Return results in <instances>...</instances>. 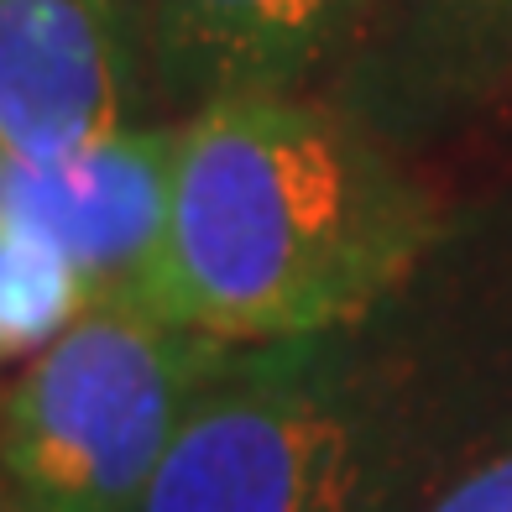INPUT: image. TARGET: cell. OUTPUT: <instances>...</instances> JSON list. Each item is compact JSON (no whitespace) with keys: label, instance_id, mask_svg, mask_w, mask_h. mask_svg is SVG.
Returning a JSON list of instances; mask_svg holds the SVG:
<instances>
[{"label":"cell","instance_id":"cell-1","mask_svg":"<svg viewBox=\"0 0 512 512\" xmlns=\"http://www.w3.org/2000/svg\"><path fill=\"white\" fill-rule=\"evenodd\" d=\"M434 204L361 126L298 95L178 121L168 236L142 304L225 345L324 340L408 283Z\"/></svg>","mask_w":512,"mask_h":512},{"label":"cell","instance_id":"cell-3","mask_svg":"<svg viewBox=\"0 0 512 512\" xmlns=\"http://www.w3.org/2000/svg\"><path fill=\"white\" fill-rule=\"evenodd\" d=\"M324 340L241 345L199 392L136 512H387L392 434Z\"/></svg>","mask_w":512,"mask_h":512},{"label":"cell","instance_id":"cell-10","mask_svg":"<svg viewBox=\"0 0 512 512\" xmlns=\"http://www.w3.org/2000/svg\"><path fill=\"white\" fill-rule=\"evenodd\" d=\"M0 199H6V152H0Z\"/></svg>","mask_w":512,"mask_h":512},{"label":"cell","instance_id":"cell-2","mask_svg":"<svg viewBox=\"0 0 512 512\" xmlns=\"http://www.w3.org/2000/svg\"><path fill=\"white\" fill-rule=\"evenodd\" d=\"M241 345L100 298L0 398L11 512H136L199 392Z\"/></svg>","mask_w":512,"mask_h":512},{"label":"cell","instance_id":"cell-4","mask_svg":"<svg viewBox=\"0 0 512 512\" xmlns=\"http://www.w3.org/2000/svg\"><path fill=\"white\" fill-rule=\"evenodd\" d=\"M178 126L126 121L53 162H6L0 225L48 246L89 304H142L168 236Z\"/></svg>","mask_w":512,"mask_h":512},{"label":"cell","instance_id":"cell-5","mask_svg":"<svg viewBox=\"0 0 512 512\" xmlns=\"http://www.w3.org/2000/svg\"><path fill=\"white\" fill-rule=\"evenodd\" d=\"M131 0H0V152L53 162L131 121Z\"/></svg>","mask_w":512,"mask_h":512},{"label":"cell","instance_id":"cell-7","mask_svg":"<svg viewBox=\"0 0 512 512\" xmlns=\"http://www.w3.org/2000/svg\"><path fill=\"white\" fill-rule=\"evenodd\" d=\"M84 309L89 298L74 272L48 246L0 225V356H37Z\"/></svg>","mask_w":512,"mask_h":512},{"label":"cell","instance_id":"cell-6","mask_svg":"<svg viewBox=\"0 0 512 512\" xmlns=\"http://www.w3.org/2000/svg\"><path fill=\"white\" fill-rule=\"evenodd\" d=\"M366 0H147L157 84L194 110L293 95L330 58Z\"/></svg>","mask_w":512,"mask_h":512},{"label":"cell","instance_id":"cell-9","mask_svg":"<svg viewBox=\"0 0 512 512\" xmlns=\"http://www.w3.org/2000/svg\"><path fill=\"white\" fill-rule=\"evenodd\" d=\"M450 6L486 27H512V0H450Z\"/></svg>","mask_w":512,"mask_h":512},{"label":"cell","instance_id":"cell-8","mask_svg":"<svg viewBox=\"0 0 512 512\" xmlns=\"http://www.w3.org/2000/svg\"><path fill=\"white\" fill-rule=\"evenodd\" d=\"M424 512H512V445L445 486Z\"/></svg>","mask_w":512,"mask_h":512}]
</instances>
